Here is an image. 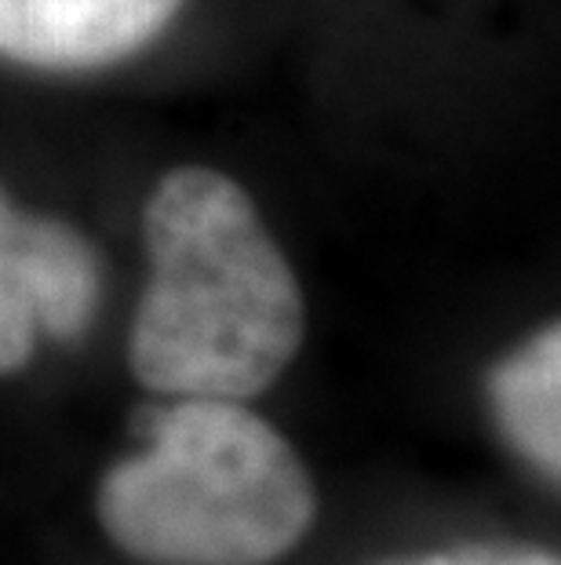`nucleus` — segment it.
<instances>
[{
	"label": "nucleus",
	"mask_w": 561,
	"mask_h": 565,
	"mask_svg": "<svg viewBox=\"0 0 561 565\" xmlns=\"http://www.w3.org/2000/svg\"><path fill=\"white\" fill-rule=\"evenodd\" d=\"M150 281L128 362L169 398L248 402L306 335V303L252 198L216 168H175L142 212Z\"/></svg>",
	"instance_id": "nucleus-1"
},
{
	"label": "nucleus",
	"mask_w": 561,
	"mask_h": 565,
	"mask_svg": "<svg viewBox=\"0 0 561 565\" xmlns=\"http://www.w3.org/2000/svg\"><path fill=\"white\" fill-rule=\"evenodd\" d=\"M147 449L99 482V522L147 565H273L317 519L295 449L241 402L175 398L136 419Z\"/></svg>",
	"instance_id": "nucleus-2"
},
{
	"label": "nucleus",
	"mask_w": 561,
	"mask_h": 565,
	"mask_svg": "<svg viewBox=\"0 0 561 565\" xmlns=\"http://www.w3.org/2000/svg\"><path fill=\"white\" fill-rule=\"evenodd\" d=\"M183 0H0V55L37 70L121 63L169 26Z\"/></svg>",
	"instance_id": "nucleus-3"
},
{
	"label": "nucleus",
	"mask_w": 561,
	"mask_h": 565,
	"mask_svg": "<svg viewBox=\"0 0 561 565\" xmlns=\"http://www.w3.org/2000/svg\"><path fill=\"white\" fill-rule=\"evenodd\" d=\"M488 402L507 441L558 482L561 471V329L536 332L488 376Z\"/></svg>",
	"instance_id": "nucleus-4"
},
{
	"label": "nucleus",
	"mask_w": 561,
	"mask_h": 565,
	"mask_svg": "<svg viewBox=\"0 0 561 565\" xmlns=\"http://www.w3.org/2000/svg\"><path fill=\"white\" fill-rule=\"evenodd\" d=\"M22 252L37 324L52 340H80L103 299V267L95 248L74 226L52 215L22 212Z\"/></svg>",
	"instance_id": "nucleus-5"
},
{
	"label": "nucleus",
	"mask_w": 561,
	"mask_h": 565,
	"mask_svg": "<svg viewBox=\"0 0 561 565\" xmlns=\"http://www.w3.org/2000/svg\"><path fill=\"white\" fill-rule=\"evenodd\" d=\"M37 335L41 324L22 252V212L0 190V376L30 362L37 351Z\"/></svg>",
	"instance_id": "nucleus-6"
},
{
	"label": "nucleus",
	"mask_w": 561,
	"mask_h": 565,
	"mask_svg": "<svg viewBox=\"0 0 561 565\" xmlns=\"http://www.w3.org/2000/svg\"><path fill=\"white\" fill-rule=\"evenodd\" d=\"M412 565H558V558L540 547H521V544H474V547L441 551V555H431Z\"/></svg>",
	"instance_id": "nucleus-7"
}]
</instances>
